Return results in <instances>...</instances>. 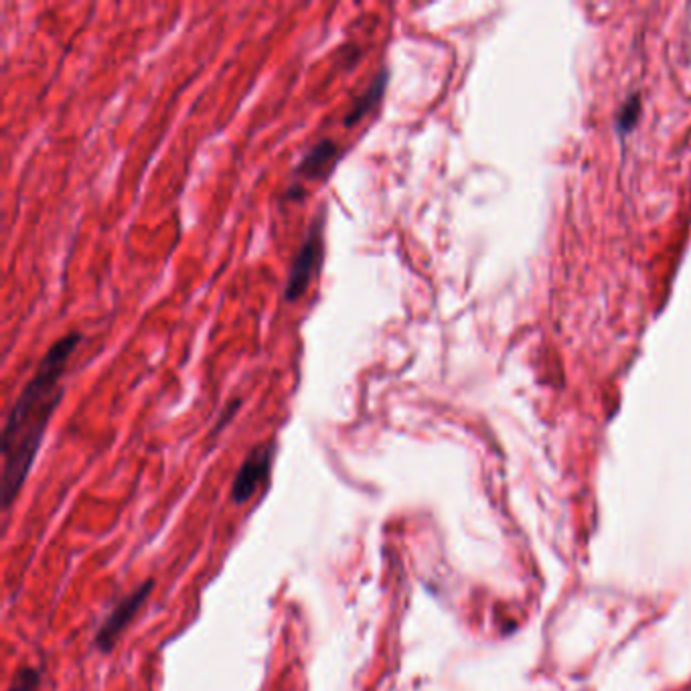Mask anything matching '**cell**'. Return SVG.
<instances>
[{
    "label": "cell",
    "mask_w": 691,
    "mask_h": 691,
    "mask_svg": "<svg viewBox=\"0 0 691 691\" xmlns=\"http://www.w3.org/2000/svg\"><path fill=\"white\" fill-rule=\"evenodd\" d=\"M82 343V333L72 331L57 339L38 370L17 397L2 430V511L9 513L14 499L21 493L31 467L38 457L39 446L45 438L53 412L60 406L65 390L67 363Z\"/></svg>",
    "instance_id": "obj_1"
},
{
    "label": "cell",
    "mask_w": 691,
    "mask_h": 691,
    "mask_svg": "<svg viewBox=\"0 0 691 691\" xmlns=\"http://www.w3.org/2000/svg\"><path fill=\"white\" fill-rule=\"evenodd\" d=\"M325 211L319 210L315 215V220L310 223L307 237L302 242V246L298 249L293 268L288 272V280H286L285 297L288 302H297L307 295L312 280L319 276L322 266V256H325Z\"/></svg>",
    "instance_id": "obj_2"
},
{
    "label": "cell",
    "mask_w": 691,
    "mask_h": 691,
    "mask_svg": "<svg viewBox=\"0 0 691 691\" xmlns=\"http://www.w3.org/2000/svg\"><path fill=\"white\" fill-rule=\"evenodd\" d=\"M341 157H343V149L333 138H321L319 142H315L305 152V157L298 161L295 174H293V187L286 191V198L297 199L298 193H305L302 189L305 183L325 181L337 169Z\"/></svg>",
    "instance_id": "obj_3"
},
{
    "label": "cell",
    "mask_w": 691,
    "mask_h": 691,
    "mask_svg": "<svg viewBox=\"0 0 691 691\" xmlns=\"http://www.w3.org/2000/svg\"><path fill=\"white\" fill-rule=\"evenodd\" d=\"M155 588V582H142L136 591L128 594L126 598H123L118 605L111 608L110 615L104 620V625L99 627L98 635H96V647H98L102 653H108L114 649L116 639L123 635L126 627L135 620L138 610L145 605V600L149 598L150 593Z\"/></svg>",
    "instance_id": "obj_4"
},
{
    "label": "cell",
    "mask_w": 691,
    "mask_h": 691,
    "mask_svg": "<svg viewBox=\"0 0 691 691\" xmlns=\"http://www.w3.org/2000/svg\"><path fill=\"white\" fill-rule=\"evenodd\" d=\"M272 460H274V443L258 445L247 455L240 470L235 472L234 485H232L234 503H246L256 495L259 487L268 481Z\"/></svg>",
    "instance_id": "obj_5"
},
{
    "label": "cell",
    "mask_w": 691,
    "mask_h": 691,
    "mask_svg": "<svg viewBox=\"0 0 691 691\" xmlns=\"http://www.w3.org/2000/svg\"><path fill=\"white\" fill-rule=\"evenodd\" d=\"M385 87H387V70H380V74L371 79L370 86L365 87L358 98H353L351 102L349 110L346 111V118H343L346 128L361 123L382 102Z\"/></svg>",
    "instance_id": "obj_6"
},
{
    "label": "cell",
    "mask_w": 691,
    "mask_h": 691,
    "mask_svg": "<svg viewBox=\"0 0 691 691\" xmlns=\"http://www.w3.org/2000/svg\"><path fill=\"white\" fill-rule=\"evenodd\" d=\"M41 685V673L35 667H21L14 673L13 683L9 691H38Z\"/></svg>",
    "instance_id": "obj_7"
}]
</instances>
